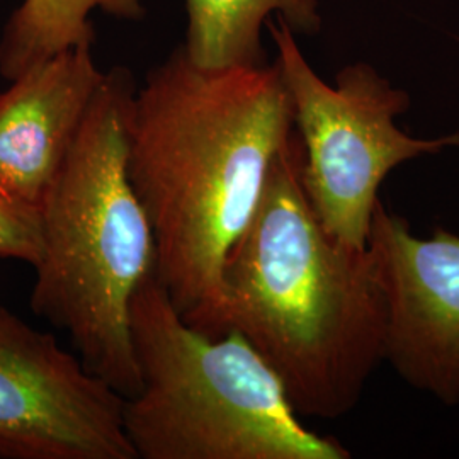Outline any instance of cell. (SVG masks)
I'll list each match as a JSON object with an SVG mask.
<instances>
[{"mask_svg":"<svg viewBox=\"0 0 459 459\" xmlns=\"http://www.w3.org/2000/svg\"><path fill=\"white\" fill-rule=\"evenodd\" d=\"M269 28L303 145L301 182L313 212L332 238L366 248L385 178L407 160L456 147L459 133L411 138L394 125L409 108L407 92L364 64L345 66L332 87L305 60L282 17Z\"/></svg>","mask_w":459,"mask_h":459,"instance_id":"5","label":"cell"},{"mask_svg":"<svg viewBox=\"0 0 459 459\" xmlns=\"http://www.w3.org/2000/svg\"><path fill=\"white\" fill-rule=\"evenodd\" d=\"M301 167L293 132L223 265L220 337L240 333L278 375L298 415L337 419L386 359L388 298L371 248L342 246L318 221Z\"/></svg>","mask_w":459,"mask_h":459,"instance_id":"2","label":"cell"},{"mask_svg":"<svg viewBox=\"0 0 459 459\" xmlns=\"http://www.w3.org/2000/svg\"><path fill=\"white\" fill-rule=\"evenodd\" d=\"M94 11L125 21L145 16L142 0H22L0 38V75L14 81L62 51L92 45Z\"/></svg>","mask_w":459,"mask_h":459,"instance_id":"10","label":"cell"},{"mask_svg":"<svg viewBox=\"0 0 459 459\" xmlns=\"http://www.w3.org/2000/svg\"><path fill=\"white\" fill-rule=\"evenodd\" d=\"M368 247L388 298L386 359L411 386L458 405L459 235L419 238L379 199Z\"/></svg>","mask_w":459,"mask_h":459,"instance_id":"7","label":"cell"},{"mask_svg":"<svg viewBox=\"0 0 459 459\" xmlns=\"http://www.w3.org/2000/svg\"><path fill=\"white\" fill-rule=\"evenodd\" d=\"M187 34L182 49L201 68L264 65L261 31L271 14L293 33L320 26L316 0H186Z\"/></svg>","mask_w":459,"mask_h":459,"instance_id":"9","label":"cell"},{"mask_svg":"<svg viewBox=\"0 0 459 459\" xmlns=\"http://www.w3.org/2000/svg\"><path fill=\"white\" fill-rule=\"evenodd\" d=\"M125 396L0 305V459H138Z\"/></svg>","mask_w":459,"mask_h":459,"instance_id":"6","label":"cell"},{"mask_svg":"<svg viewBox=\"0 0 459 459\" xmlns=\"http://www.w3.org/2000/svg\"><path fill=\"white\" fill-rule=\"evenodd\" d=\"M39 212L0 193V259L36 265L41 257Z\"/></svg>","mask_w":459,"mask_h":459,"instance_id":"11","label":"cell"},{"mask_svg":"<svg viewBox=\"0 0 459 459\" xmlns=\"http://www.w3.org/2000/svg\"><path fill=\"white\" fill-rule=\"evenodd\" d=\"M295 132L278 64L201 68L176 49L134 91L126 169L147 213L153 276L189 327L220 337L223 265Z\"/></svg>","mask_w":459,"mask_h":459,"instance_id":"1","label":"cell"},{"mask_svg":"<svg viewBox=\"0 0 459 459\" xmlns=\"http://www.w3.org/2000/svg\"><path fill=\"white\" fill-rule=\"evenodd\" d=\"M140 388L123 424L138 459H347L333 437L303 426L284 386L237 333L189 327L150 274L133 295Z\"/></svg>","mask_w":459,"mask_h":459,"instance_id":"4","label":"cell"},{"mask_svg":"<svg viewBox=\"0 0 459 459\" xmlns=\"http://www.w3.org/2000/svg\"><path fill=\"white\" fill-rule=\"evenodd\" d=\"M92 45L66 49L0 92V193L39 212L104 79Z\"/></svg>","mask_w":459,"mask_h":459,"instance_id":"8","label":"cell"},{"mask_svg":"<svg viewBox=\"0 0 459 459\" xmlns=\"http://www.w3.org/2000/svg\"><path fill=\"white\" fill-rule=\"evenodd\" d=\"M136 83L104 74L82 128L39 206L41 257L31 310L68 333L85 368L117 394L140 388L133 295L153 274L155 244L126 169V121Z\"/></svg>","mask_w":459,"mask_h":459,"instance_id":"3","label":"cell"}]
</instances>
